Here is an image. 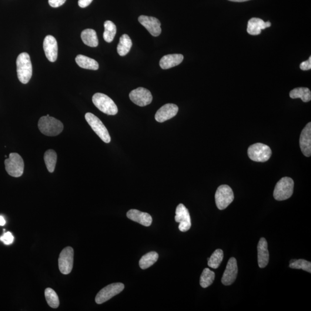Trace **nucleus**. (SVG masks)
I'll return each mask as SVG.
<instances>
[{"label": "nucleus", "instance_id": "1", "mask_svg": "<svg viewBox=\"0 0 311 311\" xmlns=\"http://www.w3.org/2000/svg\"><path fill=\"white\" fill-rule=\"evenodd\" d=\"M17 73L19 81L28 84L32 75V66L28 53H22L16 60Z\"/></svg>", "mask_w": 311, "mask_h": 311}, {"label": "nucleus", "instance_id": "34", "mask_svg": "<svg viewBox=\"0 0 311 311\" xmlns=\"http://www.w3.org/2000/svg\"><path fill=\"white\" fill-rule=\"evenodd\" d=\"M66 0H49V4L52 7L58 8L65 2Z\"/></svg>", "mask_w": 311, "mask_h": 311}, {"label": "nucleus", "instance_id": "37", "mask_svg": "<svg viewBox=\"0 0 311 311\" xmlns=\"http://www.w3.org/2000/svg\"><path fill=\"white\" fill-rule=\"evenodd\" d=\"M6 223L5 220L2 216H0V226H4Z\"/></svg>", "mask_w": 311, "mask_h": 311}, {"label": "nucleus", "instance_id": "30", "mask_svg": "<svg viewBox=\"0 0 311 311\" xmlns=\"http://www.w3.org/2000/svg\"><path fill=\"white\" fill-rule=\"evenodd\" d=\"M45 295L47 303L53 309H57L59 306V300L57 294L52 288H46Z\"/></svg>", "mask_w": 311, "mask_h": 311}, {"label": "nucleus", "instance_id": "19", "mask_svg": "<svg viewBox=\"0 0 311 311\" xmlns=\"http://www.w3.org/2000/svg\"><path fill=\"white\" fill-rule=\"evenodd\" d=\"M126 215L130 220L145 226H149L152 223V218L149 214L140 212L138 210H130Z\"/></svg>", "mask_w": 311, "mask_h": 311}, {"label": "nucleus", "instance_id": "27", "mask_svg": "<svg viewBox=\"0 0 311 311\" xmlns=\"http://www.w3.org/2000/svg\"><path fill=\"white\" fill-rule=\"evenodd\" d=\"M44 160L49 172L50 173L54 172L57 160V155L55 150L52 149L47 150L44 155Z\"/></svg>", "mask_w": 311, "mask_h": 311}, {"label": "nucleus", "instance_id": "33", "mask_svg": "<svg viewBox=\"0 0 311 311\" xmlns=\"http://www.w3.org/2000/svg\"><path fill=\"white\" fill-rule=\"evenodd\" d=\"M0 240L1 242L4 243L6 245H11L14 240V237L13 236L12 234L10 232H6L1 237Z\"/></svg>", "mask_w": 311, "mask_h": 311}, {"label": "nucleus", "instance_id": "12", "mask_svg": "<svg viewBox=\"0 0 311 311\" xmlns=\"http://www.w3.org/2000/svg\"><path fill=\"white\" fill-rule=\"evenodd\" d=\"M129 98L132 102L140 107L149 105L153 99L151 93L149 90L142 87L133 90L130 93Z\"/></svg>", "mask_w": 311, "mask_h": 311}, {"label": "nucleus", "instance_id": "21", "mask_svg": "<svg viewBox=\"0 0 311 311\" xmlns=\"http://www.w3.org/2000/svg\"><path fill=\"white\" fill-rule=\"evenodd\" d=\"M184 57L182 55H169L163 57L160 61V66L163 69H168L179 65L183 61Z\"/></svg>", "mask_w": 311, "mask_h": 311}, {"label": "nucleus", "instance_id": "28", "mask_svg": "<svg viewBox=\"0 0 311 311\" xmlns=\"http://www.w3.org/2000/svg\"><path fill=\"white\" fill-rule=\"evenodd\" d=\"M105 32L103 33V38L108 43L113 42L116 33V28L114 23L112 21H106L105 24Z\"/></svg>", "mask_w": 311, "mask_h": 311}, {"label": "nucleus", "instance_id": "18", "mask_svg": "<svg viewBox=\"0 0 311 311\" xmlns=\"http://www.w3.org/2000/svg\"><path fill=\"white\" fill-rule=\"evenodd\" d=\"M269 253L266 240L262 237L257 245V262L260 268H265L268 265Z\"/></svg>", "mask_w": 311, "mask_h": 311}, {"label": "nucleus", "instance_id": "35", "mask_svg": "<svg viewBox=\"0 0 311 311\" xmlns=\"http://www.w3.org/2000/svg\"><path fill=\"white\" fill-rule=\"evenodd\" d=\"M300 68L302 71H309L311 69V57L306 61L301 63Z\"/></svg>", "mask_w": 311, "mask_h": 311}, {"label": "nucleus", "instance_id": "11", "mask_svg": "<svg viewBox=\"0 0 311 311\" xmlns=\"http://www.w3.org/2000/svg\"><path fill=\"white\" fill-rule=\"evenodd\" d=\"M175 222L179 223V229L181 232H187L192 226L191 218L190 213L185 205L179 204L176 209Z\"/></svg>", "mask_w": 311, "mask_h": 311}, {"label": "nucleus", "instance_id": "9", "mask_svg": "<svg viewBox=\"0 0 311 311\" xmlns=\"http://www.w3.org/2000/svg\"><path fill=\"white\" fill-rule=\"evenodd\" d=\"M125 288L124 284L120 283L110 284L100 290L95 297V302L98 304H102L108 302L113 297L122 292Z\"/></svg>", "mask_w": 311, "mask_h": 311}, {"label": "nucleus", "instance_id": "6", "mask_svg": "<svg viewBox=\"0 0 311 311\" xmlns=\"http://www.w3.org/2000/svg\"><path fill=\"white\" fill-rule=\"evenodd\" d=\"M270 147L262 143H256L248 149V155L251 160L256 162H266L272 156Z\"/></svg>", "mask_w": 311, "mask_h": 311}, {"label": "nucleus", "instance_id": "17", "mask_svg": "<svg viewBox=\"0 0 311 311\" xmlns=\"http://www.w3.org/2000/svg\"><path fill=\"white\" fill-rule=\"evenodd\" d=\"M300 146L303 155L306 157L311 155V123H307L302 130L300 138Z\"/></svg>", "mask_w": 311, "mask_h": 311}, {"label": "nucleus", "instance_id": "2", "mask_svg": "<svg viewBox=\"0 0 311 311\" xmlns=\"http://www.w3.org/2000/svg\"><path fill=\"white\" fill-rule=\"evenodd\" d=\"M38 128L43 135L52 137L58 136L63 131V125L60 120L47 115L39 119Z\"/></svg>", "mask_w": 311, "mask_h": 311}, {"label": "nucleus", "instance_id": "29", "mask_svg": "<svg viewBox=\"0 0 311 311\" xmlns=\"http://www.w3.org/2000/svg\"><path fill=\"white\" fill-rule=\"evenodd\" d=\"M215 279V273L208 268L203 270L200 277V285L203 288L211 285Z\"/></svg>", "mask_w": 311, "mask_h": 311}, {"label": "nucleus", "instance_id": "8", "mask_svg": "<svg viewBox=\"0 0 311 311\" xmlns=\"http://www.w3.org/2000/svg\"><path fill=\"white\" fill-rule=\"evenodd\" d=\"M234 200L233 190L228 185H222L217 189L215 195L216 204L219 210L226 208Z\"/></svg>", "mask_w": 311, "mask_h": 311}, {"label": "nucleus", "instance_id": "38", "mask_svg": "<svg viewBox=\"0 0 311 311\" xmlns=\"http://www.w3.org/2000/svg\"><path fill=\"white\" fill-rule=\"evenodd\" d=\"M229 1H233V2H245L247 1H250V0H229Z\"/></svg>", "mask_w": 311, "mask_h": 311}, {"label": "nucleus", "instance_id": "5", "mask_svg": "<svg viewBox=\"0 0 311 311\" xmlns=\"http://www.w3.org/2000/svg\"><path fill=\"white\" fill-rule=\"evenodd\" d=\"M5 166L8 174L15 178L22 176L24 172V161L18 153H10L9 158L5 160Z\"/></svg>", "mask_w": 311, "mask_h": 311}, {"label": "nucleus", "instance_id": "10", "mask_svg": "<svg viewBox=\"0 0 311 311\" xmlns=\"http://www.w3.org/2000/svg\"><path fill=\"white\" fill-rule=\"evenodd\" d=\"M74 260V250L71 247H67L63 249L58 259V266L60 272L63 274L71 273L73 269Z\"/></svg>", "mask_w": 311, "mask_h": 311}, {"label": "nucleus", "instance_id": "3", "mask_svg": "<svg viewBox=\"0 0 311 311\" xmlns=\"http://www.w3.org/2000/svg\"><path fill=\"white\" fill-rule=\"evenodd\" d=\"M92 102L100 112L110 115L118 113V108L114 102L108 96L102 93H96L92 97Z\"/></svg>", "mask_w": 311, "mask_h": 311}, {"label": "nucleus", "instance_id": "23", "mask_svg": "<svg viewBox=\"0 0 311 311\" xmlns=\"http://www.w3.org/2000/svg\"><path fill=\"white\" fill-rule=\"evenodd\" d=\"M81 38L85 45L92 48H96L98 46L99 41L95 30L86 29L82 32Z\"/></svg>", "mask_w": 311, "mask_h": 311}, {"label": "nucleus", "instance_id": "15", "mask_svg": "<svg viewBox=\"0 0 311 311\" xmlns=\"http://www.w3.org/2000/svg\"><path fill=\"white\" fill-rule=\"evenodd\" d=\"M238 273L236 259L235 257H230L228 260L225 272L223 274L222 282L224 285H231L236 279Z\"/></svg>", "mask_w": 311, "mask_h": 311}, {"label": "nucleus", "instance_id": "7", "mask_svg": "<svg viewBox=\"0 0 311 311\" xmlns=\"http://www.w3.org/2000/svg\"><path fill=\"white\" fill-rule=\"evenodd\" d=\"M85 118L93 131L103 142L110 143L111 141V137L108 129L98 117L92 113H88L85 115Z\"/></svg>", "mask_w": 311, "mask_h": 311}, {"label": "nucleus", "instance_id": "20", "mask_svg": "<svg viewBox=\"0 0 311 311\" xmlns=\"http://www.w3.org/2000/svg\"><path fill=\"white\" fill-rule=\"evenodd\" d=\"M272 24L270 22H265L259 18H253L248 22L247 32L252 35H259L262 30L270 28Z\"/></svg>", "mask_w": 311, "mask_h": 311}, {"label": "nucleus", "instance_id": "36", "mask_svg": "<svg viewBox=\"0 0 311 311\" xmlns=\"http://www.w3.org/2000/svg\"><path fill=\"white\" fill-rule=\"evenodd\" d=\"M93 0H79V5L80 7L85 8L91 4Z\"/></svg>", "mask_w": 311, "mask_h": 311}, {"label": "nucleus", "instance_id": "22", "mask_svg": "<svg viewBox=\"0 0 311 311\" xmlns=\"http://www.w3.org/2000/svg\"><path fill=\"white\" fill-rule=\"evenodd\" d=\"M75 60L80 68L93 71H96L99 69L98 62L88 57L80 55L76 57Z\"/></svg>", "mask_w": 311, "mask_h": 311}, {"label": "nucleus", "instance_id": "14", "mask_svg": "<svg viewBox=\"0 0 311 311\" xmlns=\"http://www.w3.org/2000/svg\"><path fill=\"white\" fill-rule=\"evenodd\" d=\"M43 50L49 61L54 62L56 61L58 57V44L54 36H46L43 41Z\"/></svg>", "mask_w": 311, "mask_h": 311}, {"label": "nucleus", "instance_id": "31", "mask_svg": "<svg viewBox=\"0 0 311 311\" xmlns=\"http://www.w3.org/2000/svg\"><path fill=\"white\" fill-rule=\"evenodd\" d=\"M224 257V253L223 250L217 249L212 254V255L209 258L207 259L208 262L207 265L213 269H216L220 266L222 263Z\"/></svg>", "mask_w": 311, "mask_h": 311}, {"label": "nucleus", "instance_id": "26", "mask_svg": "<svg viewBox=\"0 0 311 311\" xmlns=\"http://www.w3.org/2000/svg\"><path fill=\"white\" fill-rule=\"evenodd\" d=\"M159 258L158 254L152 252L145 254L140 260L139 265L141 269L144 270L155 264Z\"/></svg>", "mask_w": 311, "mask_h": 311}, {"label": "nucleus", "instance_id": "25", "mask_svg": "<svg viewBox=\"0 0 311 311\" xmlns=\"http://www.w3.org/2000/svg\"><path fill=\"white\" fill-rule=\"evenodd\" d=\"M289 96L292 99L300 98L304 102H309L311 100V92L309 88L300 87L293 89L290 92Z\"/></svg>", "mask_w": 311, "mask_h": 311}, {"label": "nucleus", "instance_id": "24", "mask_svg": "<svg viewBox=\"0 0 311 311\" xmlns=\"http://www.w3.org/2000/svg\"><path fill=\"white\" fill-rule=\"evenodd\" d=\"M132 39L127 34H123L120 38L119 42L117 46V52L119 56H125L130 52L132 46Z\"/></svg>", "mask_w": 311, "mask_h": 311}, {"label": "nucleus", "instance_id": "13", "mask_svg": "<svg viewBox=\"0 0 311 311\" xmlns=\"http://www.w3.org/2000/svg\"><path fill=\"white\" fill-rule=\"evenodd\" d=\"M139 21L152 36H158L162 33L161 23L159 19L152 16L141 15L139 17Z\"/></svg>", "mask_w": 311, "mask_h": 311}, {"label": "nucleus", "instance_id": "16", "mask_svg": "<svg viewBox=\"0 0 311 311\" xmlns=\"http://www.w3.org/2000/svg\"><path fill=\"white\" fill-rule=\"evenodd\" d=\"M178 110V107L174 104H166L156 112L155 119L158 122H165L176 116Z\"/></svg>", "mask_w": 311, "mask_h": 311}, {"label": "nucleus", "instance_id": "4", "mask_svg": "<svg viewBox=\"0 0 311 311\" xmlns=\"http://www.w3.org/2000/svg\"><path fill=\"white\" fill-rule=\"evenodd\" d=\"M294 189V181L289 177H284L276 184L273 196L277 200L289 199L292 196Z\"/></svg>", "mask_w": 311, "mask_h": 311}, {"label": "nucleus", "instance_id": "32", "mask_svg": "<svg viewBox=\"0 0 311 311\" xmlns=\"http://www.w3.org/2000/svg\"><path fill=\"white\" fill-rule=\"evenodd\" d=\"M291 269H302L310 273H311V263L304 259H292L290 262Z\"/></svg>", "mask_w": 311, "mask_h": 311}]
</instances>
